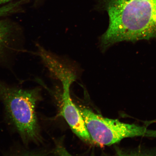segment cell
<instances>
[{"instance_id": "cell-1", "label": "cell", "mask_w": 156, "mask_h": 156, "mask_svg": "<svg viewBox=\"0 0 156 156\" xmlns=\"http://www.w3.org/2000/svg\"><path fill=\"white\" fill-rule=\"evenodd\" d=\"M109 25L100 38L103 51L123 41L156 38V0H103Z\"/></svg>"}, {"instance_id": "cell-2", "label": "cell", "mask_w": 156, "mask_h": 156, "mask_svg": "<svg viewBox=\"0 0 156 156\" xmlns=\"http://www.w3.org/2000/svg\"><path fill=\"white\" fill-rule=\"evenodd\" d=\"M40 88L24 89L0 81V100L10 124L25 145L40 141L37 105L41 98Z\"/></svg>"}, {"instance_id": "cell-3", "label": "cell", "mask_w": 156, "mask_h": 156, "mask_svg": "<svg viewBox=\"0 0 156 156\" xmlns=\"http://www.w3.org/2000/svg\"><path fill=\"white\" fill-rule=\"evenodd\" d=\"M78 108L91 140L98 144L110 146L127 138H156V130L105 118L84 107Z\"/></svg>"}, {"instance_id": "cell-4", "label": "cell", "mask_w": 156, "mask_h": 156, "mask_svg": "<svg viewBox=\"0 0 156 156\" xmlns=\"http://www.w3.org/2000/svg\"><path fill=\"white\" fill-rule=\"evenodd\" d=\"M70 87L71 85H69L63 86L62 103L60 114L77 136L85 141H92L79 109L72 100L70 94Z\"/></svg>"}, {"instance_id": "cell-5", "label": "cell", "mask_w": 156, "mask_h": 156, "mask_svg": "<svg viewBox=\"0 0 156 156\" xmlns=\"http://www.w3.org/2000/svg\"><path fill=\"white\" fill-rule=\"evenodd\" d=\"M37 47L38 55L51 75L61 81L62 85H71L77 79L73 68L40 45L37 44Z\"/></svg>"}, {"instance_id": "cell-6", "label": "cell", "mask_w": 156, "mask_h": 156, "mask_svg": "<svg viewBox=\"0 0 156 156\" xmlns=\"http://www.w3.org/2000/svg\"><path fill=\"white\" fill-rule=\"evenodd\" d=\"M116 156H156V147L139 146L133 148H115Z\"/></svg>"}, {"instance_id": "cell-7", "label": "cell", "mask_w": 156, "mask_h": 156, "mask_svg": "<svg viewBox=\"0 0 156 156\" xmlns=\"http://www.w3.org/2000/svg\"><path fill=\"white\" fill-rule=\"evenodd\" d=\"M12 27L6 21H0V58L9 48L12 41Z\"/></svg>"}, {"instance_id": "cell-8", "label": "cell", "mask_w": 156, "mask_h": 156, "mask_svg": "<svg viewBox=\"0 0 156 156\" xmlns=\"http://www.w3.org/2000/svg\"><path fill=\"white\" fill-rule=\"evenodd\" d=\"M7 156H44L32 150L19 147L11 151Z\"/></svg>"}, {"instance_id": "cell-9", "label": "cell", "mask_w": 156, "mask_h": 156, "mask_svg": "<svg viewBox=\"0 0 156 156\" xmlns=\"http://www.w3.org/2000/svg\"><path fill=\"white\" fill-rule=\"evenodd\" d=\"M56 151L58 156H73L64 147L61 145H58L56 147Z\"/></svg>"}, {"instance_id": "cell-10", "label": "cell", "mask_w": 156, "mask_h": 156, "mask_svg": "<svg viewBox=\"0 0 156 156\" xmlns=\"http://www.w3.org/2000/svg\"><path fill=\"white\" fill-rule=\"evenodd\" d=\"M12 10L11 7L10 5H6L0 8V16L7 14Z\"/></svg>"}, {"instance_id": "cell-11", "label": "cell", "mask_w": 156, "mask_h": 156, "mask_svg": "<svg viewBox=\"0 0 156 156\" xmlns=\"http://www.w3.org/2000/svg\"><path fill=\"white\" fill-rule=\"evenodd\" d=\"M12 0H0V5L8 2Z\"/></svg>"}]
</instances>
